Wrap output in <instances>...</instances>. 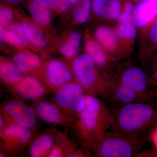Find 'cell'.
<instances>
[{
	"label": "cell",
	"instance_id": "cell-1",
	"mask_svg": "<svg viewBox=\"0 0 157 157\" xmlns=\"http://www.w3.org/2000/svg\"><path fill=\"white\" fill-rule=\"evenodd\" d=\"M113 122V113L104 98L86 94L84 109L75 118L70 130L80 146L95 156Z\"/></svg>",
	"mask_w": 157,
	"mask_h": 157
},
{
	"label": "cell",
	"instance_id": "cell-2",
	"mask_svg": "<svg viewBox=\"0 0 157 157\" xmlns=\"http://www.w3.org/2000/svg\"><path fill=\"white\" fill-rule=\"evenodd\" d=\"M117 108L109 130L140 136L157 126V103L152 101L134 102Z\"/></svg>",
	"mask_w": 157,
	"mask_h": 157
},
{
	"label": "cell",
	"instance_id": "cell-3",
	"mask_svg": "<svg viewBox=\"0 0 157 157\" xmlns=\"http://www.w3.org/2000/svg\"><path fill=\"white\" fill-rule=\"evenodd\" d=\"M74 81L87 94L104 97L109 78L101 72L87 53L74 59L72 64Z\"/></svg>",
	"mask_w": 157,
	"mask_h": 157
},
{
	"label": "cell",
	"instance_id": "cell-4",
	"mask_svg": "<svg viewBox=\"0 0 157 157\" xmlns=\"http://www.w3.org/2000/svg\"><path fill=\"white\" fill-rule=\"evenodd\" d=\"M144 144L140 136L109 130L100 142L95 156L137 157Z\"/></svg>",
	"mask_w": 157,
	"mask_h": 157
},
{
	"label": "cell",
	"instance_id": "cell-5",
	"mask_svg": "<svg viewBox=\"0 0 157 157\" xmlns=\"http://www.w3.org/2000/svg\"><path fill=\"white\" fill-rule=\"evenodd\" d=\"M35 131L6 122L0 132V157H15L21 153L33 139Z\"/></svg>",
	"mask_w": 157,
	"mask_h": 157
},
{
	"label": "cell",
	"instance_id": "cell-6",
	"mask_svg": "<svg viewBox=\"0 0 157 157\" xmlns=\"http://www.w3.org/2000/svg\"><path fill=\"white\" fill-rule=\"evenodd\" d=\"M53 92L52 101L70 117L75 118L84 109L86 94L74 80L62 86Z\"/></svg>",
	"mask_w": 157,
	"mask_h": 157
},
{
	"label": "cell",
	"instance_id": "cell-7",
	"mask_svg": "<svg viewBox=\"0 0 157 157\" xmlns=\"http://www.w3.org/2000/svg\"><path fill=\"white\" fill-rule=\"evenodd\" d=\"M1 113L7 122L36 131L38 117L35 109L19 99H11L3 103L1 107Z\"/></svg>",
	"mask_w": 157,
	"mask_h": 157
},
{
	"label": "cell",
	"instance_id": "cell-8",
	"mask_svg": "<svg viewBox=\"0 0 157 157\" xmlns=\"http://www.w3.org/2000/svg\"><path fill=\"white\" fill-rule=\"evenodd\" d=\"M112 78L134 90L147 101H151L154 84L142 69L135 66H129L123 69Z\"/></svg>",
	"mask_w": 157,
	"mask_h": 157
},
{
	"label": "cell",
	"instance_id": "cell-9",
	"mask_svg": "<svg viewBox=\"0 0 157 157\" xmlns=\"http://www.w3.org/2000/svg\"><path fill=\"white\" fill-rule=\"evenodd\" d=\"M34 103L33 108L37 116L43 122L67 130L71 128L75 118L66 114L52 101L43 99Z\"/></svg>",
	"mask_w": 157,
	"mask_h": 157
},
{
	"label": "cell",
	"instance_id": "cell-10",
	"mask_svg": "<svg viewBox=\"0 0 157 157\" xmlns=\"http://www.w3.org/2000/svg\"><path fill=\"white\" fill-rule=\"evenodd\" d=\"M73 80L72 71L63 61L53 59L45 65L43 82L50 91L54 92L62 86Z\"/></svg>",
	"mask_w": 157,
	"mask_h": 157
},
{
	"label": "cell",
	"instance_id": "cell-11",
	"mask_svg": "<svg viewBox=\"0 0 157 157\" xmlns=\"http://www.w3.org/2000/svg\"><path fill=\"white\" fill-rule=\"evenodd\" d=\"M10 90L19 98L33 101L34 103L43 100L50 92L43 82L36 76L31 75L24 77Z\"/></svg>",
	"mask_w": 157,
	"mask_h": 157
},
{
	"label": "cell",
	"instance_id": "cell-12",
	"mask_svg": "<svg viewBox=\"0 0 157 157\" xmlns=\"http://www.w3.org/2000/svg\"><path fill=\"white\" fill-rule=\"evenodd\" d=\"M103 98L117 107L134 102L147 101L112 77L109 78L107 90Z\"/></svg>",
	"mask_w": 157,
	"mask_h": 157
},
{
	"label": "cell",
	"instance_id": "cell-13",
	"mask_svg": "<svg viewBox=\"0 0 157 157\" xmlns=\"http://www.w3.org/2000/svg\"><path fill=\"white\" fill-rule=\"evenodd\" d=\"M93 156L69 137L67 133L59 131L55 143L48 157H84Z\"/></svg>",
	"mask_w": 157,
	"mask_h": 157
},
{
	"label": "cell",
	"instance_id": "cell-14",
	"mask_svg": "<svg viewBox=\"0 0 157 157\" xmlns=\"http://www.w3.org/2000/svg\"><path fill=\"white\" fill-rule=\"evenodd\" d=\"M86 52L92 59L96 66L107 77H111V70L115 59L106 53L104 48L96 40L89 37L85 44Z\"/></svg>",
	"mask_w": 157,
	"mask_h": 157
},
{
	"label": "cell",
	"instance_id": "cell-15",
	"mask_svg": "<svg viewBox=\"0 0 157 157\" xmlns=\"http://www.w3.org/2000/svg\"><path fill=\"white\" fill-rule=\"evenodd\" d=\"M59 131L52 129L35 136L29 144L28 149L31 157H48L55 143Z\"/></svg>",
	"mask_w": 157,
	"mask_h": 157
},
{
	"label": "cell",
	"instance_id": "cell-16",
	"mask_svg": "<svg viewBox=\"0 0 157 157\" xmlns=\"http://www.w3.org/2000/svg\"><path fill=\"white\" fill-rule=\"evenodd\" d=\"M133 23L137 28L150 25L157 16V0H141L135 6Z\"/></svg>",
	"mask_w": 157,
	"mask_h": 157
},
{
	"label": "cell",
	"instance_id": "cell-17",
	"mask_svg": "<svg viewBox=\"0 0 157 157\" xmlns=\"http://www.w3.org/2000/svg\"><path fill=\"white\" fill-rule=\"evenodd\" d=\"M96 40L109 52L117 51L119 47V38L116 31L106 26L97 28L94 33Z\"/></svg>",
	"mask_w": 157,
	"mask_h": 157
},
{
	"label": "cell",
	"instance_id": "cell-18",
	"mask_svg": "<svg viewBox=\"0 0 157 157\" xmlns=\"http://www.w3.org/2000/svg\"><path fill=\"white\" fill-rule=\"evenodd\" d=\"M13 62L22 73H30L40 67L42 61L39 56L28 52H21L15 54Z\"/></svg>",
	"mask_w": 157,
	"mask_h": 157
},
{
	"label": "cell",
	"instance_id": "cell-19",
	"mask_svg": "<svg viewBox=\"0 0 157 157\" xmlns=\"http://www.w3.org/2000/svg\"><path fill=\"white\" fill-rule=\"evenodd\" d=\"M0 76L2 81L11 90L23 78L22 73L18 70L13 61L1 60Z\"/></svg>",
	"mask_w": 157,
	"mask_h": 157
},
{
	"label": "cell",
	"instance_id": "cell-20",
	"mask_svg": "<svg viewBox=\"0 0 157 157\" xmlns=\"http://www.w3.org/2000/svg\"><path fill=\"white\" fill-rule=\"evenodd\" d=\"M29 42L39 48H45L47 41L41 30L33 23L25 21L21 23Z\"/></svg>",
	"mask_w": 157,
	"mask_h": 157
},
{
	"label": "cell",
	"instance_id": "cell-21",
	"mask_svg": "<svg viewBox=\"0 0 157 157\" xmlns=\"http://www.w3.org/2000/svg\"><path fill=\"white\" fill-rule=\"evenodd\" d=\"M29 11L33 20L39 25H46L51 21L50 10L39 5L34 0L29 2Z\"/></svg>",
	"mask_w": 157,
	"mask_h": 157
},
{
	"label": "cell",
	"instance_id": "cell-22",
	"mask_svg": "<svg viewBox=\"0 0 157 157\" xmlns=\"http://www.w3.org/2000/svg\"><path fill=\"white\" fill-rule=\"evenodd\" d=\"M81 34L74 32L71 34L68 41L62 45L59 51L66 58L71 59L75 57L78 53L81 44Z\"/></svg>",
	"mask_w": 157,
	"mask_h": 157
},
{
	"label": "cell",
	"instance_id": "cell-23",
	"mask_svg": "<svg viewBox=\"0 0 157 157\" xmlns=\"http://www.w3.org/2000/svg\"><path fill=\"white\" fill-rule=\"evenodd\" d=\"M91 9V0H81L73 12L74 21L78 24L86 23L89 19Z\"/></svg>",
	"mask_w": 157,
	"mask_h": 157
},
{
	"label": "cell",
	"instance_id": "cell-24",
	"mask_svg": "<svg viewBox=\"0 0 157 157\" xmlns=\"http://www.w3.org/2000/svg\"><path fill=\"white\" fill-rule=\"evenodd\" d=\"M112 0H92V9L96 15L109 19Z\"/></svg>",
	"mask_w": 157,
	"mask_h": 157
},
{
	"label": "cell",
	"instance_id": "cell-25",
	"mask_svg": "<svg viewBox=\"0 0 157 157\" xmlns=\"http://www.w3.org/2000/svg\"><path fill=\"white\" fill-rule=\"evenodd\" d=\"M137 28L133 23H131L118 25L115 31L119 38L130 41L135 39L137 36Z\"/></svg>",
	"mask_w": 157,
	"mask_h": 157
},
{
	"label": "cell",
	"instance_id": "cell-26",
	"mask_svg": "<svg viewBox=\"0 0 157 157\" xmlns=\"http://www.w3.org/2000/svg\"><path fill=\"white\" fill-rule=\"evenodd\" d=\"M0 39L2 42L10 45L20 46L24 45L22 39L14 31L4 29V27L0 25Z\"/></svg>",
	"mask_w": 157,
	"mask_h": 157
},
{
	"label": "cell",
	"instance_id": "cell-27",
	"mask_svg": "<svg viewBox=\"0 0 157 157\" xmlns=\"http://www.w3.org/2000/svg\"><path fill=\"white\" fill-rule=\"evenodd\" d=\"M14 17L13 11L8 7L1 6L0 8V25L6 27L12 21Z\"/></svg>",
	"mask_w": 157,
	"mask_h": 157
},
{
	"label": "cell",
	"instance_id": "cell-28",
	"mask_svg": "<svg viewBox=\"0 0 157 157\" xmlns=\"http://www.w3.org/2000/svg\"><path fill=\"white\" fill-rule=\"evenodd\" d=\"M81 0H60L58 10L61 13L67 12L76 7Z\"/></svg>",
	"mask_w": 157,
	"mask_h": 157
},
{
	"label": "cell",
	"instance_id": "cell-29",
	"mask_svg": "<svg viewBox=\"0 0 157 157\" xmlns=\"http://www.w3.org/2000/svg\"><path fill=\"white\" fill-rule=\"evenodd\" d=\"M148 38L152 45L157 47V16L150 25Z\"/></svg>",
	"mask_w": 157,
	"mask_h": 157
},
{
	"label": "cell",
	"instance_id": "cell-30",
	"mask_svg": "<svg viewBox=\"0 0 157 157\" xmlns=\"http://www.w3.org/2000/svg\"><path fill=\"white\" fill-rule=\"evenodd\" d=\"M9 29L14 31L21 39H22L24 45H29V41L28 40L26 36L24 30L22 25L20 24H14L9 26Z\"/></svg>",
	"mask_w": 157,
	"mask_h": 157
},
{
	"label": "cell",
	"instance_id": "cell-31",
	"mask_svg": "<svg viewBox=\"0 0 157 157\" xmlns=\"http://www.w3.org/2000/svg\"><path fill=\"white\" fill-rule=\"evenodd\" d=\"M153 144L155 147V151L154 152H140L138 155L139 157H157V126L153 130L151 136Z\"/></svg>",
	"mask_w": 157,
	"mask_h": 157
},
{
	"label": "cell",
	"instance_id": "cell-32",
	"mask_svg": "<svg viewBox=\"0 0 157 157\" xmlns=\"http://www.w3.org/2000/svg\"><path fill=\"white\" fill-rule=\"evenodd\" d=\"M39 5L49 10H56L58 8L60 0H34Z\"/></svg>",
	"mask_w": 157,
	"mask_h": 157
},
{
	"label": "cell",
	"instance_id": "cell-33",
	"mask_svg": "<svg viewBox=\"0 0 157 157\" xmlns=\"http://www.w3.org/2000/svg\"><path fill=\"white\" fill-rule=\"evenodd\" d=\"M118 24H126L133 23V14H129L124 11H122L117 18Z\"/></svg>",
	"mask_w": 157,
	"mask_h": 157
},
{
	"label": "cell",
	"instance_id": "cell-34",
	"mask_svg": "<svg viewBox=\"0 0 157 157\" xmlns=\"http://www.w3.org/2000/svg\"><path fill=\"white\" fill-rule=\"evenodd\" d=\"M135 6L131 2H128L125 3L124 7V11L128 12L129 14H133Z\"/></svg>",
	"mask_w": 157,
	"mask_h": 157
},
{
	"label": "cell",
	"instance_id": "cell-35",
	"mask_svg": "<svg viewBox=\"0 0 157 157\" xmlns=\"http://www.w3.org/2000/svg\"><path fill=\"white\" fill-rule=\"evenodd\" d=\"M151 80L154 85L157 86V61L155 63L153 68L152 73L151 75Z\"/></svg>",
	"mask_w": 157,
	"mask_h": 157
},
{
	"label": "cell",
	"instance_id": "cell-36",
	"mask_svg": "<svg viewBox=\"0 0 157 157\" xmlns=\"http://www.w3.org/2000/svg\"><path fill=\"white\" fill-rule=\"evenodd\" d=\"M3 1L12 5H17L21 4L25 0H3Z\"/></svg>",
	"mask_w": 157,
	"mask_h": 157
},
{
	"label": "cell",
	"instance_id": "cell-37",
	"mask_svg": "<svg viewBox=\"0 0 157 157\" xmlns=\"http://www.w3.org/2000/svg\"><path fill=\"white\" fill-rule=\"evenodd\" d=\"M134 1H139V2H140V1H141V0H134Z\"/></svg>",
	"mask_w": 157,
	"mask_h": 157
}]
</instances>
